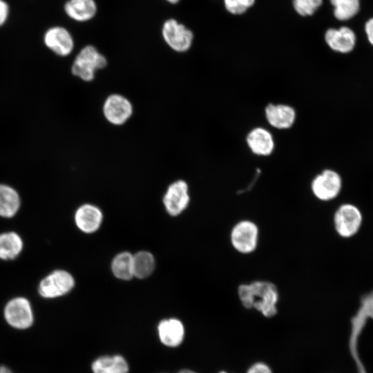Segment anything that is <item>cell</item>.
Instances as JSON below:
<instances>
[{
    "label": "cell",
    "mask_w": 373,
    "mask_h": 373,
    "mask_svg": "<svg viewBox=\"0 0 373 373\" xmlns=\"http://www.w3.org/2000/svg\"><path fill=\"white\" fill-rule=\"evenodd\" d=\"M238 298L247 309H256L267 318L277 314L279 293L276 285L265 280H256L238 287Z\"/></svg>",
    "instance_id": "cell-1"
},
{
    "label": "cell",
    "mask_w": 373,
    "mask_h": 373,
    "mask_svg": "<svg viewBox=\"0 0 373 373\" xmlns=\"http://www.w3.org/2000/svg\"><path fill=\"white\" fill-rule=\"evenodd\" d=\"M106 57L93 46L88 45L76 55L71 66L72 74L85 82L94 80L97 71L106 67Z\"/></svg>",
    "instance_id": "cell-2"
},
{
    "label": "cell",
    "mask_w": 373,
    "mask_h": 373,
    "mask_svg": "<svg viewBox=\"0 0 373 373\" xmlns=\"http://www.w3.org/2000/svg\"><path fill=\"white\" fill-rule=\"evenodd\" d=\"M260 230L258 224L249 219L237 222L231 228L229 240L237 252L247 255L254 253L258 245Z\"/></svg>",
    "instance_id": "cell-3"
},
{
    "label": "cell",
    "mask_w": 373,
    "mask_h": 373,
    "mask_svg": "<svg viewBox=\"0 0 373 373\" xmlns=\"http://www.w3.org/2000/svg\"><path fill=\"white\" fill-rule=\"evenodd\" d=\"M102 113L108 123L114 126H122L132 117L133 106L124 95L112 93L103 103Z\"/></svg>",
    "instance_id": "cell-4"
},
{
    "label": "cell",
    "mask_w": 373,
    "mask_h": 373,
    "mask_svg": "<svg viewBox=\"0 0 373 373\" xmlns=\"http://www.w3.org/2000/svg\"><path fill=\"white\" fill-rule=\"evenodd\" d=\"M310 188L312 194L318 200L330 201L340 193L342 179L336 171L325 169L313 178Z\"/></svg>",
    "instance_id": "cell-5"
},
{
    "label": "cell",
    "mask_w": 373,
    "mask_h": 373,
    "mask_svg": "<svg viewBox=\"0 0 373 373\" xmlns=\"http://www.w3.org/2000/svg\"><path fill=\"white\" fill-rule=\"evenodd\" d=\"M3 314L6 322L15 329H27L33 323L31 305L24 297H16L9 300L4 307Z\"/></svg>",
    "instance_id": "cell-6"
},
{
    "label": "cell",
    "mask_w": 373,
    "mask_h": 373,
    "mask_svg": "<svg viewBox=\"0 0 373 373\" xmlns=\"http://www.w3.org/2000/svg\"><path fill=\"white\" fill-rule=\"evenodd\" d=\"M74 285L75 280L72 275L66 271L58 269L40 281L38 291L44 298H54L66 294Z\"/></svg>",
    "instance_id": "cell-7"
},
{
    "label": "cell",
    "mask_w": 373,
    "mask_h": 373,
    "mask_svg": "<svg viewBox=\"0 0 373 373\" xmlns=\"http://www.w3.org/2000/svg\"><path fill=\"white\" fill-rule=\"evenodd\" d=\"M162 33L166 44L175 52H186L192 45L193 32L173 19L164 22Z\"/></svg>",
    "instance_id": "cell-8"
},
{
    "label": "cell",
    "mask_w": 373,
    "mask_h": 373,
    "mask_svg": "<svg viewBox=\"0 0 373 373\" xmlns=\"http://www.w3.org/2000/svg\"><path fill=\"white\" fill-rule=\"evenodd\" d=\"M362 222L359 209L350 204L341 205L334 216L336 232L343 238H350L357 233Z\"/></svg>",
    "instance_id": "cell-9"
},
{
    "label": "cell",
    "mask_w": 373,
    "mask_h": 373,
    "mask_svg": "<svg viewBox=\"0 0 373 373\" xmlns=\"http://www.w3.org/2000/svg\"><path fill=\"white\" fill-rule=\"evenodd\" d=\"M45 46L59 57H67L73 50L74 41L69 31L61 26L48 28L44 35Z\"/></svg>",
    "instance_id": "cell-10"
},
{
    "label": "cell",
    "mask_w": 373,
    "mask_h": 373,
    "mask_svg": "<svg viewBox=\"0 0 373 373\" xmlns=\"http://www.w3.org/2000/svg\"><path fill=\"white\" fill-rule=\"evenodd\" d=\"M189 200L188 184L179 180L169 185L163 202L170 215L178 216L188 207Z\"/></svg>",
    "instance_id": "cell-11"
},
{
    "label": "cell",
    "mask_w": 373,
    "mask_h": 373,
    "mask_svg": "<svg viewBox=\"0 0 373 373\" xmlns=\"http://www.w3.org/2000/svg\"><path fill=\"white\" fill-rule=\"evenodd\" d=\"M325 39L332 50L341 53L351 52L356 44L355 33L348 27L327 30L325 35Z\"/></svg>",
    "instance_id": "cell-12"
},
{
    "label": "cell",
    "mask_w": 373,
    "mask_h": 373,
    "mask_svg": "<svg viewBox=\"0 0 373 373\" xmlns=\"http://www.w3.org/2000/svg\"><path fill=\"white\" fill-rule=\"evenodd\" d=\"M296 111L286 104H269L265 108V117L268 123L278 129H287L296 120Z\"/></svg>",
    "instance_id": "cell-13"
},
{
    "label": "cell",
    "mask_w": 373,
    "mask_h": 373,
    "mask_svg": "<svg viewBox=\"0 0 373 373\" xmlns=\"http://www.w3.org/2000/svg\"><path fill=\"white\" fill-rule=\"evenodd\" d=\"M251 151L259 156L271 155L274 149V140L271 133L262 127L252 129L246 138Z\"/></svg>",
    "instance_id": "cell-14"
},
{
    "label": "cell",
    "mask_w": 373,
    "mask_h": 373,
    "mask_svg": "<svg viewBox=\"0 0 373 373\" xmlns=\"http://www.w3.org/2000/svg\"><path fill=\"white\" fill-rule=\"evenodd\" d=\"M75 220L80 230L90 233L99 229L102 220V213L97 207L84 204L77 210Z\"/></svg>",
    "instance_id": "cell-15"
},
{
    "label": "cell",
    "mask_w": 373,
    "mask_h": 373,
    "mask_svg": "<svg viewBox=\"0 0 373 373\" xmlns=\"http://www.w3.org/2000/svg\"><path fill=\"white\" fill-rule=\"evenodd\" d=\"M157 330L161 342L166 346L176 347L183 341L184 327L178 319L170 318L162 321L158 325Z\"/></svg>",
    "instance_id": "cell-16"
},
{
    "label": "cell",
    "mask_w": 373,
    "mask_h": 373,
    "mask_svg": "<svg viewBox=\"0 0 373 373\" xmlns=\"http://www.w3.org/2000/svg\"><path fill=\"white\" fill-rule=\"evenodd\" d=\"M66 14L77 21H85L93 18L97 11L94 0H69L64 5Z\"/></svg>",
    "instance_id": "cell-17"
},
{
    "label": "cell",
    "mask_w": 373,
    "mask_h": 373,
    "mask_svg": "<svg viewBox=\"0 0 373 373\" xmlns=\"http://www.w3.org/2000/svg\"><path fill=\"white\" fill-rule=\"evenodd\" d=\"M20 204L17 191L8 184H0V216L7 218L15 216Z\"/></svg>",
    "instance_id": "cell-18"
},
{
    "label": "cell",
    "mask_w": 373,
    "mask_h": 373,
    "mask_svg": "<svg viewBox=\"0 0 373 373\" xmlns=\"http://www.w3.org/2000/svg\"><path fill=\"white\" fill-rule=\"evenodd\" d=\"M92 370L93 373H128V366L122 356H105L93 363Z\"/></svg>",
    "instance_id": "cell-19"
},
{
    "label": "cell",
    "mask_w": 373,
    "mask_h": 373,
    "mask_svg": "<svg viewBox=\"0 0 373 373\" xmlns=\"http://www.w3.org/2000/svg\"><path fill=\"white\" fill-rule=\"evenodd\" d=\"M23 240L15 232L0 234V259L8 260L16 258L23 249Z\"/></svg>",
    "instance_id": "cell-20"
},
{
    "label": "cell",
    "mask_w": 373,
    "mask_h": 373,
    "mask_svg": "<svg viewBox=\"0 0 373 373\" xmlns=\"http://www.w3.org/2000/svg\"><path fill=\"white\" fill-rule=\"evenodd\" d=\"M133 276L138 278L149 276L155 267L153 255L147 251H140L133 256Z\"/></svg>",
    "instance_id": "cell-21"
},
{
    "label": "cell",
    "mask_w": 373,
    "mask_h": 373,
    "mask_svg": "<svg viewBox=\"0 0 373 373\" xmlns=\"http://www.w3.org/2000/svg\"><path fill=\"white\" fill-rule=\"evenodd\" d=\"M113 274L122 280H130L133 276V255L122 252L117 255L112 262Z\"/></svg>",
    "instance_id": "cell-22"
},
{
    "label": "cell",
    "mask_w": 373,
    "mask_h": 373,
    "mask_svg": "<svg viewBox=\"0 0 373 373\" xmlns=\"http://www.w3.org/2000/svg\"><path fill=\"white\" fill-rule=\"evenodd\" d=\"M334 14L341 21L347 20L356 15L360 8V0H330Z\"/></svg>",
    "instance_id": "cell-23"
},
{
    "label": "cell",
    "mask_w": 373,
    "mask_h": 373,
    "mask_svg": "<svg viewBox=\"0 0 373 373\" xmlns=\"http://www.w3.org/2000/svg\"><path fill=\"white\" fill-rule=\"evenodd\" d=\"M322 2V0H293V5L299 15L307 16L314 14Z\"/></svg>",
    "instance_id": "cell-24"
},
{
    "label": "cell",
    "mask_w": 373,
    "mask_h": 373,
    "mask_svg": "<svg viewBox=\"0 0 373 373\" xmlns=\"http://www.w3.org/2000/svg\"><path fill=\"white\" fill-rule=\"evenodd\" d=\"M255 0H224L226 9L234 15H240L253 6Z\"/></svg>",
    "instance_id": "cell-25"
},
{
    "label": "cell",
    "mask_w": 373,
    "mask_h": 373,
    "mask_svg": "<svg viewBox=\"0 0 373 373\" xmlns=\"http://www.w3.org/2000/svg\"><path fill=\"white\" fill-rule=\"evenodd\" d=\"M9 15V5L5 0H0V27L6 23Z\"/></svg>",
    "instance_id": "cell-26"
},
{
    "label": "cell",
    "mask_w": 373,
    "mask_h": 373,
    "mask_svg": "<svg viewBox=\"0 0 373 373\" xmlns=\"http://www.w3.org/2000/svg\"><path fill=\"white\" fill-rule=\"evenodd\" d=\"M247 373H272L271 370L263 363H256L249 367Z\"/></svg>",
    "instance_id": "cell-27"
},
{
    "label": "cell",
    "mask_w": 373,
    "mask_h": 373,
    "mask_svg": "<svg viewBox=\"0 0 373 373\" xmlns=\"http://www.w3.org/2000/svg\"><path fill=\"white\" fill-rule=\"evenodd\" d=\"M365 30L369 42L373 46V18L366 22Z\"/></svg>",
    "instance_id": "cell-28"
},
{
    "label": "cell",
    "mask_w": 373,
    "mask_h": 373,
    "mask_svg": "<svg viewBox=\"0 0 373 373\" xmlns=\"http://www.w3.org/2000/svg\"><path fill=\"white\" fill-rule=\"evenodd\" d=\"M0 373H12V371L6 366H0Z\"/></svg>",
    "instance_id": "cell-29"
},
{
    "label": "cell",
    "mask_w": 373,
    "mask_h": 373,
    "mask_svg": "<svg viewBox=\"0 0 373 373\" xmlns=\"http://www.w3.org/2000/svg\"><path fill=\"white\" fill-rule=\"evenodd\" d=\"M178 373H196L192 370H182L180 372H178Z\"/></svg>",
    "instance_id": "cell-30"
},
{
    "label": "cell",
    "mask_w": 373,
    "mask_h": 373,
    "mask_svg": "<svg viewBox=\"0 0 373 373\" xmlns=\"http://www.w3.org/2000/svg\"><path fill=\"white\" fill-rule=\"evenodd\" d=\"M167 1H169V3H178L180 0H166Z\"/></svg>",
    "instance_id": "cell-31"
},
{
    "label": "cell",
    "mask_w": 373,
    "mask_h": 373,
    "mask_svg": "<svg viewBox=\"0 0 373 373\" xmlns=\"http://www.w3.org/2000/svg\"><path fill=\"white\" fill-rule=\"evenodd\" d=\"M219 373H227V372H219Z\"/></svg>",
    "instance_id": "cell-32"
}]
</instances>
